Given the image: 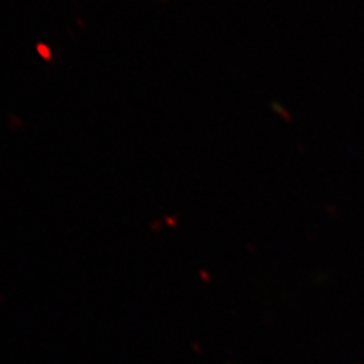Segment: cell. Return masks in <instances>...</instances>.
<instances>
[{"label": "cell", "instance_id": "6da1fadb", "mask_svg": "<svg viewBox=\"0 0 364 364\" xmlns=\"http://www.w3.org/2000/svg\"><path fill=\"white\" fill-rule=\"evenodd\" d=\"M36 50L38 53L39 57L46 61V63H53L54 61V55H53L52 48L45 43V42H38L36 45Z\"/></svg>", "mask_w": 364, "mask_h": 364}]
</instances>
